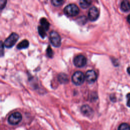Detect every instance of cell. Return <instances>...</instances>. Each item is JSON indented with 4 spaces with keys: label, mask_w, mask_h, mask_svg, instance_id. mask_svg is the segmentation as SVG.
<instances>
[{
    "label": "cell",
    "mask_w": 130,
    "mask_h": 130,
    "mask_svg": "<svg viewBox=\"0 0 130 130\" xmlns=\"http://www.w3.org/2000/svg\"><path fill=\"white\" fill-rule=\"evenodd\" d=\"M46 54H47V55L48 56V57H52L53 55V51H52V50L51 48V47L50 46H48L47 48Z\"/></svg>",
    "instance_id": "ac0fdd59"
},
{
    "label": "cell",
    "mask_w": 130,
    "mask_h": 130,
    "mask_svg": "<svg viewBox=\"0 0 130 130\" xmlns=\"http://www.w3.org/2000/svg\"><path fill=\"white\" fill-rule=\"evenodd\" d=\"M81 112L85 116L90 117L93 116V111L92 109L88 105H84L81 107Z\"/></svg>",
    "instance_id": "9c48e42d"
},
{
    "label": "cell",
    "mask_w": 130,
    "mask_h": 130,
    "mask_svg": "<svg viewBox=\"0 0 130 130\" xmlns=\"http://www.w3.org/2000/svg\"><path fill=\"white\" fill-rule=\"evenodd\" d=\"M29 45V42L28 41L25 39L23 40L21 42L19 43L17 46V48L18 49H25L28 47Z\"/></svg>",
    "instance_id": "8fae6325"
},
{
    "label": "cell",
    "mask_w": 130,
    "mask_h": 130,
    "mask_svg": "<svg viewBox=\"0 0 130 130\" xmlns=\"http://www.w3.org/2000/svg\"><path fill=\"white\" fill-rule=\"evenodd\" d=\"M99 16V12L98 8L95 6L91 7L88 11V17L89 19L91 21H95Z\"/></svg>",
    "instance_id": "52a82bcc"
},
{
    "label": "cell",
    "mask_w": 130,
    "mask_h": 130,
    "mask_svg": "<svg viewBox=\"0 0 130 130\" xmlns=\"http://www.w3.org/2000/svg\"><path fill=\"white\" fill-rule=\"evenodd\" d=\"M58 79L61 83H66L68 82V77L64 73H60L58 75Z\"/></svg>",
    "instance_id": "4fadbf2b"
},
{
    "label": "cell",
    "mask_w": 130,
    "mask_h": 130,
    "mask_svg": "<svg viewBox=\"0 0 130 130\" xmlns=\"http://www.w3.org/2000/svg\"><path fill=\"white\" fill-rule=\"evenodd\" d=\"M22 117L20 113L18 112H14L11 114L8 119V121L10 124L16 125L18 124L22 120Z\"/></svg>",
    "instance_id": "5b68a950"
},
{
    "label": "cell",
    "mask_w": 130,
    "mask_h": 130,
    "mask_svg": "<svg viewBox=\"0 0 130 130\" xmlns=\"http://www.w3.org/2000/svg\"><path fill=\"white\" fill-rule=\"evenodd\" d=\"M127 98V106L130 107V93H128L126 95Z\"/></svg>",
    "instance_id": "ffe728a7"
},
{
    "label": "cell",
    "mask_w": 130,
    "mask_h": 130,
    "mask_svg": "<svg viewBox=\"0 0 130 130\" xmlns=\"http://www.w3.org/2000/svg\"><path fill=\"white\" fill-rule=\"evenodd\" d=\"M85 79L84 74L81 71H77L75 72L72 77V81L73 83L76 85H80L84 81Z\"/></svg>",
    "instance_id": "3957f363"
},
{
    "label": "cell",
    "mask_w": 130,
    "mask_h": 130,
    "mask_svg": "<svg viewBox=\"0 0 130 130\" xmlns=\"http://www.w3.org/2000/svg\"><path fill=\"white\" fill-rule=\"evenodd\" d=\"M38 32L40 36L43 38H45V36H46V30L41 26H38Z\"/></svg>",
    "instance_id": "2e32d148"
},
{
    "label": "cell",
    "mask_w": 130,
    "mask_h": 130,
    "mask_svg": "<svg viewBox=\"0 0 130 130\" xmlns=\"http://www.w3.org/2000/svg\"><path fill=\"white\" fill-rule=\"evenodd\" d=\"M86 58L83 55H78L76 56L73 60L74 64L75 66L81 68L84 67L86 63Z\"/></svg>",
    "instance_id": "8992f818"
},
{
    "label": "cell",
    "mask_w": 130,
    "mask_h": 130,
    "mask_svg": "<svg viewBox=\"0 0 130 130\" xmlns=\"http://www.w3.org/2000/svg\"><path fill=\"white\" fill-rule=\"evenodd\" d=\"M6 3H7L6 1H3V0L0 1V8L1 9H3L4 8V7L6 5Z\"/></svg>",
    "instance_id": "d6986e66"
},
{
    "label": "cell",
    "mask_w": 130,
    "mask_h": 130,
    "mask_svg": "<svg viewBox=\"0 0 130 130\" xmlns=\"http://www.w3.org/2000/svg\"><path fill=\"white\" fill-rule=\"evenodd\" d=\"M49 40L52 45L56 47L61 44V38L58 33L55 31H51L49 34Z\"/></svg>",
    "instance_id": "277c9868"
},
{
    "label": "cell",
    "mask_w": 130,
    "mask_h": 130,
    "mask_svg": "<svg viewBox=\"0 0 130 130\" xmlns=\"http://www.w3.org/2000/svg\"><path fill=\"white\" fill-rule=\"evenodd\" d=\"M118 130H130V125L127 123H122L118 126Z\"/></svg>",
    "instance_id": "9a60e30c"
},
{
    "label": "cell",
    "mask_w": 130,
    "mask_h": 130,
    "mask_svg": "<svg viewBox=\"0 0 130 130\" xmlns=\"http://www.w3.org/2000/svg\"><path fill=\"white\" fill-rule=\"evenodd\" d=\"M91 1L88 0H81L79 2V5L82 9L87 8L91 4Z\"/></svg>",
    "instance_id": "5bb4252c"
},
{
    "label": "cell",
    "mask_w": 130,
    "mask_h": 130,
    "mask_svg": "<svg viewBox=\"0 0 130 130\" xmlns=\"http://www.w3.org/2000/svg\"><path fill=\"white\" fill-rule=\"evenodd\" d=\"M40 23L41 26L46 30H48V28H49V23L48 22L47 19L45 18H42L40 19Z\"/></svg>",
    "instance_id": "7c38bea8"
},
{
    "label": "cell",
    "mask_w": 130,
    "mask_h": 130,
    "mask_svg": "<svg viewBox=\"0 0 130 130\" xmlns=\"http://www.w3.org/2000/svg\"><path fill=\"white\" fill-rule=\"evenodd\" d=\"M18 39L19 36L18 34L13 32L5 40L4 42V45L7 48H11L15 44Z\"/></svg>",
    "instance_id": "7a4b0ae2"
},
{
    "label": "cell",
    "mask_w": 130,
    "mask_h": 130,
    "mask_svg": "<svg viewBox=\"0 0 130 130\" xmlns=\"http://www.w3.org/2000/svg\"><path fill=\"white\" fill-rule=\"evenodd\" d=\"M64 2V1H59V0H52L51 1V3L52 5H53L55 6H59L63 4V3Z\"/></svg>",
    "instance_id": "e0dca14e"
},
{
    "label": "cell",
    "mask_w": 130,
    "mask_h": 130,
    "mask_svg": "<svg viewBox=\"0 0 130 130\" xmlns=\"http://www.w3.org/2000/svg\"><path fill=\"white\" fill-rule=\"evenodd\" d=\"M121 10L124 12H127L130 10V3L127 1H123L120 4Z\"/></svg>",
    "instance_id": "30bf717a"
},
{
    "label": "cell",
    "mask_w": 130,
    "mask_h": 130,
    "mask_svg": "<svg viewBox=\"0 0 130 130\" xmlns=\"http://www.w3.org/2000/svg\"><path fill=\"white\" fill-rule=\"evenodd\" d=\"M64 14L70 17L75 16L77 15L79 12V9L74 4H70L67 5L63 10Z\"/></svg>",
    "instance_id": "6da1fadb"
},
{
    "label": "cell",
    "mask_w": 130,
    "mask_h": 130,
    "mask_svg": "<svg viewBox=\"0 0 130 130\" xmlns=\"http://www.w3.org/2000/svg\"><path fill=\"white\" fill-rule=\"evenodd\" d=\"M85 79L86 81L89 83L94 82L97 79V75L95 72L93 70L87 71L85 75Z\"/></svg>",
    "instance_id": "ba28073f"
},
{
    "label": "cell",
    "mask_w": 130,
    "mask_h": 130,
    "mask_svg": "<svg viewBox=\"0 0 130 130\" xmlns=\"http://www.w3.org/2000/svg\"><path fill=\"white\" fill-rule=\"evenodd\" d=\"M127 21L128 22V23L130 24V14L127 17Z\"/></svg>",
    "instance_id": "7402d4cb"
},
{
    "label": "cell",
    "mask_w": 130,
    "mask_h": 130,
    "mask_svg": "<svg viewBox=\"0 0 130 130\" xmlns=\"http://www.w3.org/2000/svg\"><path fill=\"white\" fill-rule=\"evenodd\" d=\"M127 73L130 74V67H128L127 69Z\"/></svg>",
    "instance_id": "603a6c76"
},
{
    "label": "cell",
    "mask_w": 130,
    "mask_h": 130,
    "mask_svg": "<svg viewBox=\"0 0 130 130\" xmlns=\"http://www.w3.org/2000/svg\"><path fill=\"white\" fill-rule=\"evenodd\" d=\"M4 46V45L3 44L2 42H1V56H2L3 55V47Z\"/></svg>",
    "instance_id": "44dd1931"
}]
</instances>
